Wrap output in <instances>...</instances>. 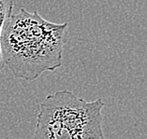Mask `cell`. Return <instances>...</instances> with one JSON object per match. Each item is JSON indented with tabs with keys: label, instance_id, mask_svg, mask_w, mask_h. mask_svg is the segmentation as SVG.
Listing matches in <instances>:
<instances>
[{
	"label": "cell",
	"instance_id": "2",
	"mask_svg": "<svg viewBox=\"0 0 147 139\" xmlns=\"http://www.w3.org/2000/svg\"><path fill=\"white\" fill-rule=\"evenodd\" d=\"M103 108L100 98L88 102L67 90L50 94L40 104L34 138H104Z\"/></svg>",
	"mask_w": 147,
	"mask_h": 139
},
{
	"label": "cell",
	"instance_id": "3",
	"mask_svg": "<svg viewBox=\"0 0 147 139\" xmlns=\"http://www.w3.org/2000/svg\"><path fill=\"white\" fill-rule=\"evenodd\" d=\"M14 7V0H0V39H1V34L7 20L12 15ZM5 63L2 56L1 49V41H0V72L4 69Z\"/></svg>",
	"mask_w": 147,
	"mask_h": 139
},
{
	"label": "cell",
	"instance_id": "1",
	"mask_svg": "<svg viewBox=\"0 0 147 139\" xmlns=\"http://www.w3.org/2000/svg\"><path fill=\"white\" fill-rule=\"evenodd\" d=\"M67 23H55L21 9L5 23L1 49L5 66L17 78L33 81L62 65Z\"/></svg>",
	"mask_w": 147,
	"mask_h": 139
}]
</instances>
